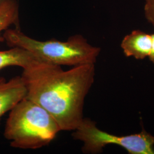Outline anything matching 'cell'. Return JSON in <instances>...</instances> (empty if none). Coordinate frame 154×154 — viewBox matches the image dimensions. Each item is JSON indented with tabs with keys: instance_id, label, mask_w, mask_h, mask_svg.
Returning a JSON list of instances; mask_svg holds the SVG:
<instances>
[{
	"instance_id": "6da1fadb",
	"label": "cell",
	"mask_w": 154,
	"mask_h": 154,
	"mask_svg": "<svg viewBox=\"0 0 154 154\" xmlns=\"http://www.w3.org/2000/svg\"><path fill=\"white\" fill-rule=\"evenodd\" d=\"M26 98L40 105L57 122L61 131H74L83 119L85 99L95 78V64L60 66L40 61L23 69Z\"/></svg>"
},
{
	"instance_id": "7a4b0ae2",
	"label": "cell",
	"mask_w": 154,
	"mask_h": 154,
	"mask_svg": "<svg viewBox=\"0 0 154 154\" xmlns=\"http://www.w3.org/2000/svg\"><path fill=\"white\" fill-rule=\"evenodd\" d=\"M61 131L49 112L25 97L9 111L4 135L13 148L35 149L49 144Z\"/></svg>"
},
{
	"instance_id": "3957f363",
	"label": "cell",
	"mask_w": 154,
	"mask_h": 154,
	"mask_svg": "<svg viewBox=\"0 0 154 154\" xmlns=\"http://www.w3.org/2000/svg\"><path fill=\"white\" fill-rule=\"evenodd\" d=\"M3 37L9 47L28 50L42 61L60 66L95 64L100 52L99 48L89 44L80 34L71 36L66 41H39L29 37L20 28H15L6 29Z\"/></svg>"
},
{
	"instance_id": "277c9868",
	"label": "cell",
	"mask_w": 154,
	"mask_h": 154,
	"mask_svg": "<svg viewBox=\"0 0 154 154\" xmlns=\"http://www.w3.org/2000/svg\"><path fill=\"white\" fill-rule=\"evenodd\" d=\"M72 137L82 142L85 154H99L106 146L115 144L130 154H154V136L144 129L138 134L119 136L100 130L95 122L83 118Z\"/></svg>"
},
{
	"instance_id": "5b68a950",
	"label": "cell",
	"mask_w": 154,
	"mask_h": 154,
	"mask_svg": "<svg viewBox=\"0 0 154 154\" xmlns=\"http://www.w3.org/2000/svg\"><path fill=\"white\" fill-rule=\"evenodd\" d=\"M26 88L21 76L6 81L0 77V121L6 112L26 97Z\"/></svg>"
},
{
	"instance_id": "8992f818",
	"label": "cell",
	"mask_w": 154,
	"mask_h": 154,
	"mask_svg": "<svg viewBox=\"0 0 154 154\" xmlns=\"http://www.w3.org/2000/svg\"><path fill=\"white\" fill-rule=\"evenodd\" d=\"M152 46V34L135 30L123 39L121 48L127 57H132L137 60L149 57Z\"/></svg>"
},
{
	"instance_id": "52a82bcc",
	"label": "cell",
	"mask_w": 154,
	"mask_h": 154,
	"mask_svg": "<svg viewBox=\"0 0 154 154\" xmlns=\"http://www.w3.org/2000/svg\"><path fill=\"white\" fill-rule=\"evenodd\" d=\"M42 61L32 53L20 47L0 51V71L9 66H19L23 69Z\"/></svg>"
},
{
	"instance_id": "ba28073f",
	"label": "cell",
	"mask_w": 154,
	"mask_h": 154,
	"mask_svg": "<svg viewBox=\"0 0 154 154\" xmlns=\"http://www.w3.org/2000/svg\"><path fill=\"white\" fill-rule=\"evenodd\" d=\"M11 25L20 28L18 3L17 0H0V42L5 41L2 32Z\"/></svg>"
},
{
	"instance_id": "9c48e42d",
	"label": "cell",
	"mask_w": 154,
	"mask_h": 154,
	"mask_svg": "<svg viewBox=\"0 0 154 154\" xmlns=\"http://www.w3.org/2000/svg\"><path fill=\"white\" fill-rule=\"evenodd\" d=\"M144 11L146 19L154 27V0H145Z\"/></svg>"
},
{
	"instance_id": "30bf717a",
	"label": "cell",
	"mask_w": 154,
	"mask_h": 154,
	"mask_svg": "<svg viewBox=\"0 0 154 154\" xmlns=\"http://www.w3.org/2000/svg\"><path fill=\"white\" fill-rule=\"evenodd\" d=\"M149 58L151 62L154 64V34H152V46Z\"/></svg>"
}]
</instances>
